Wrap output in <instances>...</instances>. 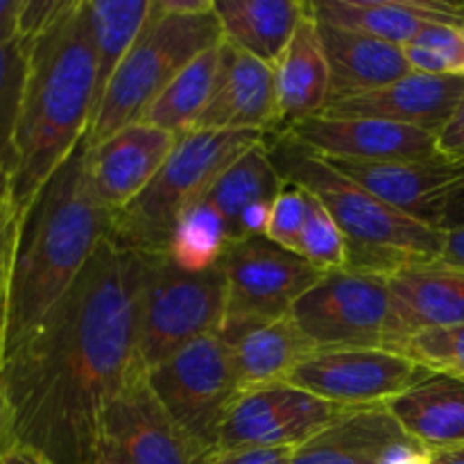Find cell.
<instances>
[{
  "label": "cell",
  "mask_w": 464,
  "mask_h": 464,
  "mask_svg": "<svg viewBox=\"0 0 464 464\" xmlns=\"http://www.w3.org/2000/svg\"><path fill=\"white\" fill-rule=\"evenodd\" d=\"M145 258L107 236L71 288L12 353L0 385L14 444L53 464H98L109 403L139 372Z\"/></svg>",
  "instance_id": "6da1fadb"
},
{
  "label": "cell",
  "mask_w": 464,
  "mask_h": 464,
  "mask_svg": "<svg viewBox=\"0 0 464 464\" xmlns=\"http://www.w3.org/2000/svg\"><path fill=\"white\" fill-rule=\"evenodd\" d=\"M308 216V193L299 186L284 181L279 195L272 202L270 225H267L266 238L276 243L288 252L299 254V240H302L304 225Z\"/></svg>",
  "instance_id": "e575fe53"
},
{
  "label": "cell",
  "mask_w": 464,
  "mask_h": 464,
  "mask_svg": "<svg viewBox=\"0 0 464 464\" xmlns=\"http://www.w3.org/2000/svg\"><path fill=\"white\" fill-rule=\"evenodd\" d=\"M438 263L453 270H464V227L444 234V247Z\"/></svg>",
  "instance_id": "60d3db41"
},
{
  "label": "cell",
  "mask_w": 464,
  "mask_h": 464,
  "mask_svg": "<svg viewBox=\"0 0 464 464\" xmlns=\"http://www.w3.org/2000/svg\"><path fill=\"white\" fill-rule=\"evenodd\" d=\"M30 41L21 34L0 44V170L12 177L16 159V131L27 80Z\"/></svg>",
  "instance_id": "4dcf8cb0"
},
{
  "label": "cell",
  "mask_w": 464,
  "mask_h": 464,
  "mask_svg": "<svg viewBox=\"0 0 464 464\" xmlns=\"http://www.w3.org/2000/svg\"><path fill=\"white\" fill-rule=\"evenodd\" d=\"M227 243L229 234L225 220L202 199L181 213L166 254L179 270L204 272L220 263Z\"/></svg>",
  "instance_id": "f546056e"
},
{
  "label": "cell",
  "mask_w": 464,
  "mask_h": 464,
  "mask_svg": "<svg viewBox=\"0 0 464 464\" xmlns=\"http://www.w3.org/2000/svg\"><path fill=\"white\" fill-rule=\"evenodd\" d=\"M397 353L424 367L430 374L464 379V324L417 331L399 347Z\"/></svg>",
  "instance_id": "d6a6232c"
},
{
  "label": "cell",
  "mask_w": 464,
  "mask_h": 464,
  "mask_svg": "<svg viewBox=\"0 0 464 464\" xmlns=\"http://www.w3.org/2000/svg\"><path fill=\"white\" fill-rule=\"evenodd\" d=\"M263 143L281 179L311 193L340 227L347 243L344 267L390 276L403 267L438 263L444 231L390 208L290 131H267Z\"/></svg>",
  "instance_id": "277c9868"
},
{
  "label": "cell",
  "mask_w": 464,
  "mask_h": 464,
  "mask_svg": "<svg viewBox=\"0 0 464 464\" xmlns=\"http://www.w3.org/2000/svg\"><path fill=\"white\" fill-rule=\"evenodd\" d=\"M218 62H220V45L199 54L150 104L140 122L157 127V130L170 131L175 136H184L193 131L195 122L202 116L204 107L211 98Z\"/></svg>",
  "instance_id": "f1b7e54d"
},
{
  "label": "cell",
  "mask_w": 464,
  "mask_h": 464,
  "mask_svg": "<svg viewBox=\"0 0 464 464\" xmlns=\"http://www.w3.org/2000/svg\"><path fill=\"white\" fill-rule=\"evenodd\" d=\"M9 198V172L0 170V199Z\"/></svg>",
  "instance_id": "c3c4849f"
},
{
  "label": "cell",
  "mask_w": 464,
  "mask_h": 464,
  "mask_svg": "<svg viewBox=\"0 0 464 464\" xmlns=\"http://www.w3.org/2000/svg\"><path fill=\"white\" fill-rule=\"evenodd\" d=\"M317 25L331 72L329 102L383 89L412 72L401 45L340 30L326 23Z\"/></svg>",
  "instance_id": "7402d4cb"
},
{
  "label": "cell",
  "mask_w": 464,
  "mask_h": 464,
  "mask_svg": "<svg viewBox=\"0 0 464 464\" xmlns=\"http://www.w3.org/2000/svg\"><path fill=\"white\" fill-rule=\"evenodd\" d=\"M464 104V77L415 72L347 100H331L322 116L376 118L438 136Z\"/></svg>",
  "instance_id": "2e32d148"
},
{
  "label": "cell",
  "mask_w": 464,
  "mask_h": 464,
  "mask_svg": "<svg viewBox=\"0 0 464 464\" xmlns=\"http://www.w3.org/2000/svg\"><path fill=\"white\" fill-rule=\"evenodd\" d=\"M295 449H238L216 451L208 464H290Z\"/></svg>",
  "instance_id": "8d00e7d4"
},
{
  "label": "cell",
  "mask_w": 464,
  "mask_h": 464,
  "mask_svg": "<svg viewBox=\"0 0 464 464\" xmlns=\"http://www.w3.org/2000/svg\"><path fill=\"white\" fill-rule=\"evenodd\" d=\"M150 5L152 0H86L95 53V111L102 104L118 66L148 21Z\"/></svg>",
  "instance_id": "4316f807"
},
{
  "label": "cell",
  "mask_w": 464,
  "mask_h": 464,
  "mask_svg": "<svg viewBox=\"0 0 464 464\" xmlns=\"http://www.w3.org/2000/svg\"><path fill=\"white\" fill-rule=\"evenodd\" d=\"M349 408L285 383L243 390L225 417L216 451L299 449Z\"/></svg>",
  "instance_id": "7c38bea8"
},
{
  "label": "cell",
  "mask_w": 464,
  "mask_h": 464,
  "mask_svg": "<svg viewBox=\"0 0 464 464\" xmlns=\"http://www.w3.org/2000/svg\"><path fill=\"white\" fill-rule=\"evenodd\" d=\"M145 376L168 415L195 442L216 453L227 412L240 394L220 331L188 343Z\"/></svg>",
  "instance_id": "9c48e42d"
},
{
  "label": "cell",
  "mask_w": 464,
  "mask_h": 464,
  "mask_svg": "<svg viewBox=\"0 0 464 464\" xmlns=\"http://www.w3.org/2000/svg\"><path fill=\"white\" fill-rule=\"evenodd\" d=\"M379 464H433V453L421 447L411 435L403 433L401 438L388 444Z\"/></svg>",
  "instance_id": "74e56055"
},
{
  "label": "cell",
  "mask_w": 464,
  "mask_h": 464,
  "mask_svg": "<svg viewBox=\"0 0 464 464\" xmlns=\"http://www.w3.org/2000/svg\"><path fill=\"white\" fill-rule=\"evenodd\" d=\"M68 3L71 0H23L18 34L23 39H34L68 7Z\"/></svg>",
  "instance_id": "d590c367"
},
{
  "label": "cell",
  "mask_w": 464,
  "mask_h": 464,
  "mask_svg": "<svg viewBox=\"0 0 464 464\" xmlns=\"http://www.w3.org/2000/svg\"><path fill=\"white\" fill-rule=\"evenodd\" d=\"M222 44L216 9L202 14L168 12L152 0L145 25L118 66L86 139L93 148L125 127L140 122L150 104L190 62Z\"/></svg>",
  "instance_id": "8992f818"
},
{
  "label": "cell",
  "mask_w": 464,
  "mask_h": 464,
  "mask_svg": "<svg viewBox=\"0 0 464 464\" xmlns=\"http://www.w3.org/2000/svg\"><path fill=\"white\" fill-rule=\"evenodd\" d=\"M440 157L464 166V104L458 109L453 121L438 134Z\"/></svg>",
  "instance_id": "ab89813d"
},
{
  "label": "cell",
  "mask_w": 464,
  "mask_h": 464,
  "mask_svg": "<svg viewBox=\"0 0 464 464\" xmlns=\"http://www.w3.org/2000/svg\"><path fill=\"white\" fill-rule=\"evenodd\" d=\"M290 317L315 349H392L388 276L349 267L324 272Z\"/></svg>",
  "instance_id": "ba28073f"
},
{
  "label": "cell",
  "mask_w": 464,
  "mask_h": 464,
  "mask_svg": "<svg viewBox=\"0 0 464 464\" xmlns=\"http://www.w3.org/2000/svg\"><path fill=\"white\" fill-rule=\"evenodd\" d=\"M23 0H0V44L18 36V18H21Z\"/></svg>",
  "instance_id": "b9f144b4"
},
{
  "label": "cell",
  "mask_w": 464,
  "mask_h": 464,
  "mask_svg": "<svg viewBox=\"0 0 464 464\" xmlns=\"http://www.w3.org/2000/svg\"><path fill=\"white\" fill-rule=\"evenodd\" d=\"M143 258L139 353L148 372L193 340L222 329L227 320V276L220 263L211 270L184 272L168 254Z\"/></svg>",
  "instance_id": "52a82bcc"
},
{
  "label": "cell",
  "mask_w": 464,
  "mask_h": 464,
  "mask_svg": "<svg viewBox=\"0 0 464 464\" xmlns=\"http://www.w3.org/2000/svg\"><path fill=\"white\" fill-rule=\"evenodd\" d=\"M14 231H16V211H14L9 198L0 199V261L9 254Z\"/></svg>",
  "instance_id": "7bdbcfd3"
},
{
  "label": "cell",
  "mask_w": 464,
  "mask_h": 464,
  "mask_svg": "<svg viewBox=\"0 0 464 464\" xmlns=\"http://www.w3.org/2000/svg\"><path fill=\"white\" fill-rule=\"evenodd\" d=\"M12 447H16L12 435V417H9L7 399H5L3 385H0V453H5Z\"/></svg>",
  "instance_id": "bcb514c9"
},
{
  "label": "cell",
  "mask_w": 464,
  "mask_h": 464,
  "mask_svg": "<svg viewBox=\"0 0 464 464\" xmlns=\"http://www.w3.org/2000/svg\"><path fill=\"white\" fill-rule=\"evenodd\" d=\"M220 338L229 352L240 392L285 383L295 367L315 352V344L297 329L290 315L281 320L227 317Z\"/></svg>",
  "instance_id": "d6986e66"
},
{
  "label": "cell",
  "mask_w": 464,
  "mask_h": 464,
  "mask_svg": "<svg viewBox=\"0 0 464 464\" xmlns=\"http://www.w3.org/2000/svg\"><path fill=\"white\" fill-rule=\"evenodd\" d=\"M222 41L275 66L288 48L306 3L299 0H216Z\"/></svg>",
  "instance_id": "484cf974"
},
{
  "label": "cell",
  "mask_w": 464,
  "mask_h": 464,
  "mask_svg": "<svg viewBox=\"0 0 464 464\" xmlns=\"http://www.w3.org/2000/svg\"><path fill=\"white\" fill-rule=\"evenodd\" d=\"M299 256L322 272L338 270L347 263V243L343 231L311 193H308L306 225L299 240Z\"/></svg>",
  "instance_id": "836d02e7"
},
{
  "label": "cell",
  "mask_w": 464,
  "mask_h": 464,
  "mask_svg": "<svg viewBox=\"0 0 464 464\" xmlns=\"http://www.w3.org/2000/svg\"><path fill=\"white\" fill-rule=\"evenodd\" d=\"M326 161L390 208L435 229H438L444 193L460 177L464 168L462 163H453L444 157L388 163L338 161V159H326Z\"/></svg>",
  "instance_id": "e0dca14e"
},
{
  "label": "cell",
  "mask_w": 464,
  "mask_h": 464,
  "mask_svg": "<svg viewBox=\"0 0 464 464\" xmlns=\"http://www.w3.org/2000/svg\"><path fill=\"white\" fill-rule=\"evenodd\" d=\"M429 372L388 349H315L288 383L340 408L385 406Z\"/></svg>",
  "instance_id": "4fadbf2b"
},
{
  "label": "cell",
  "mask_w": 464,
  "mask_h": 464,
  "mask_svg": "<svg viewBox=\"0 0 464 464\" xmlns=\"http://www.w3.org/2000/svg\"><path fill=\"white\" fill-rule=\"evenodd\" d=\"M91 154L84 134L16 216L7 263L3 358L34 334L107 236L109 211L95 193Z\"/></svg>",
  "instance_id": "7a4b0ae2"
},
{
  "label": "cell",
  "mask_w": 464,
  "mask_h": 464,
  "mask_svg": "<svg viewBox=\"0 0 464 464\" xmlns=\"http://www.w3.org/2000/svg\"><path fill=\"white\" fill-rule=\"evenodd\" d=\"M220 267L227 276V317L249 320L288 317L295 302L324 275L266 236L227 243Z\"/></svg>",
  "instance_id": "8fae6325"
},
{
  "label": "cell",
  "mask_w": 464,
  "mask_h": 464,
  "mask_svg": "<svg viewBox=\"0 0 464 464\" xmlns=\"http://www.w3.org/2000/svg\"><path fill=\"white\" fill-rule=\"evenodd\" d=\"M267 131H188L148 188L121 211L109 213L107 238L140 256L168 252L172 229L186 208L202 202L218 177L261 143Z\"/></svg>",
  "instance_id": "5b68a950"
},
{
  "label": "cell",
  "mask_w": 464,
  "mask_h": 464,
  "mask_svg": "<svg viewBox=\"0 0 464 464\" xmlns=\"http://www.w3.org/2000/svg\"><path fill=\"white\" fill-rule=\"evenodd\" d=\"M464 227V168L456 181L449 186V190L444 193L442 199V211H440V231H453L462 229Z\"/></svg>",
  "instance_id": "f35d334b"
},
{
  "label": "cell",
  "mask_w": 464,
  "mask_h": 464,
  "mask_svg": "<svg viewBox=\"0 0 464 464\" xmlns=\"http://www.w3.org/2000/svg\"><path fill=\"white\" fill-rule=\"evenodd\" d=\"M179 136L134 122L109 136L91 154V175L100 204L109 213L139 198L175 150Z\"/></svg>",
  "instance_id": "ac0fdd59"
},
{
  "label": "cell",
  "mask_w": 464,
  "mask_h": 464,
  "mask_svg": "<svg viewBox=\"0 0 464 464\" xmlns=\"http://www.w3.org/2000/svg\"><path fill=\"white\" fill-rule=\"evenodd\" d=\"M403 53L415 72L464 77V25L429 23Z\"/></svg>",
  "instance_id": "1f68e13d"
},
{
  "label": "cell",
  "mask_w": 464,
  "mask_h": 464,
  "mask_svg": "<svg viewBox=\"0 0 464 464\" xmlns=\"http://www.w3.org/2000/svg\"><path fill=\"white\" fill-rule=\"evenodd\" d=\"M275 77L281 130L324 113L331 98V72L320 25L308 9V3L288 48L275 63Z\"/></svg>",
  "instance_id": "603a6c76"
},
{
  "label": "cell",
  "mask_w": 464,
  "mask_h": 464,
  "mask_svg": "<svg viewBox=\"0 0 464 464\" xmlns=\"http://www.w3.org/2000/svg\"><path fill=\"white\" fill-rule=\"evenodd\" d=\"M317 23L406 45L429 23L464 25V5L444 0H313Z\"/></svg>",
  "instance_id": "44dd1931"
},
{
  "label": "cell",
  "mask_w": 464,
  "mask_h": 464,
  "mask_svg": "<svg viewBox=\"0 0 464 464\" xmlns=\"http://www.w3.org/2000/svg\"><path fill=\"white\" fill-rule=\"evenodd\" d=\"M392 304V349L412 334L464 324V270L440 263L411 266L388 276Z\"/></svg>",
  "instance_id": "ffe728a7"
},
{
  "label": "cell",
  "mask_w": 464,
  "mask_h": 464,
  "mask_svg": "<svg viewBox=\"0 0 464 464\" xmlns=\"http://www.w3.org/2000/svg\"><path fill=\"white\" fill-rule=\"evenodd\" d=\"M403 429L385 406L349 408L322 433L295 449L290 464H379Z\"/></svg>",
  "instance_id": "d4e9b609"
},
{
  "label": "cell",
  "mask_w": 464,
  "mask_h": 464,
  "mask_svg": "<svg viewBox=\"0 0 464 464\" xmlns=\"http://www.w3.org/2000/svg\"><path fill=\"white\" fill-rule=\"evenodd\" d=\"M211 456L168 415L145 372L127 381L102 417L98 464H208Z\"/></svg>",
  "instance_id": "30bf717a"
},
{
  "label": "cell",
  "mask_w": 464,
  "mask_h": 464,
  "mask_svg": "<svg viewBox=\"0 0 464 464\" xmlns=\"http://www.w3.org/2000/svg\"><path fill=\"white\" fill-rule=\"evenodd\" d=\"M385 408L430 453L464 447V379L429 372Z\"/></svg>",
  "instance_id": "cb8c5ba5"
},
{
  "label": "cell",
  "mask_w": 464,
  "mask_h": 464,
  "mask_svg": "<svg viewBox=\"0 0 464 464\" xmlns=\"http://www.w3.org/2000/svg\"><path fill=\"white\" fill-rule=\"evenodd\" d=\"M0 464H53V462H50L44 453L34 451V449L30 447H21V444H16V447L0 453Z\"/></svg>",
  "instance_id": "ee69618b"
},
{
  "label": "cell",
  "mask_w": 464,
  "mask_h": 464,
  "mask_svg": "<svg viewBox=\"0 0 464 464\" xmlns=\"http://www.w3.org/2000/svg\"><path fill=\"white\" fill-rule=\"evenodd\" d=\"M320 157L338 161L388 163L440 157L438 136L376 118L315 116L285 127Z\"/></svg>",
  "instance_id": "5bb4252c"
},
{
  "label": "cell",
  "mask_w": 464,
  "mask_h": 464,
  "mask_svg": "<svg viewBox=\"0 0 464 464\" xmlns=\"http://www.w3.org/2000/svg\"><path fill=\"white\" fill-rule=\"evenodd\" d=\"M433 464H464V447L447 449V451H435Z\"/></svg>",
  "instance_id": "7dc6e473"
},
{
  "label": "cell",
  "mask_w": 464,
  "mask_h": 464,
  "mask_svg": "<svg viewBox=\"0 0 464 464\" xmlns=\"http://www.w3.org/2000/svg\"><path fill=\"white\" fill-rule=\"evenodd\" d=\"M284 179L267 157L266 143H256L240 154L216 179L204 202L211 204L227 225L229 240H234L236 225L243 211L258 202H275Z\"/></svg>",
  "instance_id": "83f0119b"
},
{
  "label": "cell",
  "mask_w": 464,
  "mask_h": 464,
  "mask_svg": "<svg viewBox=\"0 0 464 464\" xmlns=\"http://www.w3.org/2000/svg\"><path fill=\"white\" fill-rule=\"evenodd\" d=\"M7 263L9 254L0 261V361L5 352V324H7Z\"/></svg>",
  "instance_id": "f6af8a7d"
},
{
  "label": "cell",
  "mask_w": 464,
  "mask_h": 464,
  "mask_svg": "<svg viewBox=\"0 0 464 464\" xmlns=\"http://www.w3.org/2000/svg\"><path fill=\"white\" fill-rule=\"evenodd\" d=\"M238 130H281L275 66L222 41L211 98L193 131Z\"/></svg>",
  "instance_id": "9a60e30c"
},
{
  "label": "cell",
  "mask_w": 464,
  "mask_h": 464,
  "mask_svg": "<svg viewBox=\"0 0 464 464\" xmlns=\"http://www.w3.org/2000/svg\"><path fill=\"white\" fill-rule=\"evenodd\" d=\"M27 41V80L9 177L16 216L84 139L95 113V53L86 0H71Z\"/></svg>",
  "instance_id": "3957f363"
}]
</instances>
